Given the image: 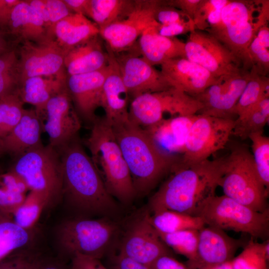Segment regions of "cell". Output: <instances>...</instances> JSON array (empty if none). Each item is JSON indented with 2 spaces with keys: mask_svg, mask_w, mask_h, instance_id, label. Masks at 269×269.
<instances>
[{
  "mask_svg": "<svg viewBox=\"0 0 269 269\" xmlns=\"http://www.w3.org/2000/svg\"><path fill=\"white\" fill-rule=\"evenodd\" d=\"M62 171V198L80 217H109L118 211L115 199L107 191L78 135L56 149Z\"/></svg>",
  "mask_w": 269,
  "mask_h": 269,
  "instance_id": "obj_1",
  "label": "cell"
},
{
  "mask_svg": "<svg viewBox=\"0 0 269 269\" xmlns=\"http://www.w3.org/2000/svg\"><path fill=\"white\" fill-rule=\"evenodd\" d=\"M129 168L136 196L148 194L180 161L162 152L148 132L131 120L112 127Z\"/></svg>",
  "mask_w": 269,
  "mask_h": 269,
  "instance_id": "obj_2",
  "label": "cell"
},
{
  "mask_svg": "<svg viewBox=\"0 0 269 269\" xmlns=\"http://www.w3.org/2000/svg\"><path fill=\"white\" fill-rule=\"evenodd\" d=\"M170 173L150 198L151 212L171 210L195 216L202 200L215 194L220 176V159H208L190 165L179 162Z\"/></svg>",
  "mask_w": 269,
  "mask_h": 269,
  "instance_id": "obj_3",
  "label": "cell"
},
{
  "mask_svg": "<svg viewBox=\"0 0 269 269\" xmlns=\"http://www.w3.org/2000/svg\"><path fill=\"white\" fill-rule=\"evenodd\" d=\"M85 141L91 159L110 194L127 205L136 196L132 178L112 126L105 118L92 124Z\"/></svg>",
  "mask_w": 269,
  "mask_h": 269,
  "instance_id": "obj_4",
  "label": "cell"
},
{
  "mask_svg": "<svg viewBox=\"0 0 269 269\" xmlns=\"http://www.w3.org/2000/svg\"><path fill=\"white\" fill-rule=\"evenodd\" d=\"M217 185L224 195L256 211L269 210V190L259 176L252 154L244 145H235L220 158Z\"/></svg>",
  "mask_w": 269,
  "mask_h": 269,
  "instance_id": "obj_5",
  "label": "cell"
},
{
  "mask_svg": "<svg viewBox=\"0 0 269 269\" xmlns=\"http://www.w3.org/2000/svg\"><path fill=\"white\" fill-rule=\"evenodd\" d=\"M262 0H229L219 21L206 31L225 46L244 71L252 68L248 48L262 27L259 17Z\"/></svg>",
  "mask_w": 269,
  "mask_h": 269,
  "instance_id": "obj_6",
  "label": "cell"
},
{
  "mask_svg": "<svg viewBox=\"0 0 269 269\" xmlns=\"http://www.w3.org/2000/svg\"><path fill=\"white\" fill-rule=\"evenodd\" d=\"M195 216L207 226L246 234L254 239H269V210L256 211L224 194H213L204 198Z\"/></svg>",
  "mask_w": 269,
  "mask_h": 269,
  "instance_id": "obj_7",
  "label": "cell"
},
{
  "mask_svg": "<svg viewBox=\"0 0 269 269\" xmlns=\"http://www.w3.org/2000/svg\"><path fill=\"white\" fill-rule=\"evenodd\" d=\"M20 176L30 191L45 200L47 207L62 198V171L60 155L49 144H43L16 157L10 169Z\"/></svg>",
  "mask_w": 269,
  "mask_h": 269,
  "instance_id": "obj_8",
  "label": "cell"
},
{
  "mask_svg": "<svg viewBox=\"0 0 269 269\" xmlns=\"http://www.w3.org/2000/svg\"><path fill=\"white\" fill-rule=\"evenodd\" d=\"M119 227L109 217H78L67 220L58 227L59 246L72 257L76 254L101 259L109 251Z\"/></svg>",
  "mask_w": 269,
  "mask_h": 269,
  "instance_id": "obj_9",
  "label": "cell"
},
{
  "mask_svg": "<svg viewBox=\"0 0 269 269\" xmlns=\"http://www.w3.org/2000/svg\"><path fill=\"white\" fill-rule=\"evenodd\" d=\"M202 107L195 98L171 88L134 98L129 109V116L130 120L145 129L163 119L166 113L171 117L191 116L197 114Z\"/></svg>",
  "mask_w": 269,
  "mask_h": 269,
  "instance_id": "obj_10",
  "label": "cell"
},
{
  "mask_svg": "<svg viewBox=\"0 0 269 269\" xmlns=\"http://www.w3.org/2000/svg\"><path fill=\"white\" fill-rule=\"evenodd\" d=\"M235 121L197 114L187 134L179 163L185 165L198 163L224 148L233 134Z\"/></svg>",
  "mask_w": 269,
  "mask_h": 269,
  "instance_id": "obj_11",
  "label": "cell"
},
{
  "mask_svg": "<svg viewBox=\"0 0 269 269\" xmlns=\"http://www.w3.org/2000/svg\"><path fill=\"white\" fill-rule=\"evenodd\" d=\"M65 54L54 39L38 43L23 41L17 55L18 86L30 77L65 76Z\"/></svg>",
  "mask_w": 269,
  "mask_h": 269,
  "instance_id": "obj_12",
  "label": "cell"
},
{
  "mask_svg": "<svg viewBox=\"0 0 269 269\" xmlns=\"http://www.w3.org/2000/svg\"><path fill=\"white\" fill-rule=\"evenodd\" d=\"M186 58L203 67L215 78L238 73L242 65L221 42L206 32L195 30L185 43Z\"/></svg>",
  "mask_w": 269,
  "mask_h": 269,
  "instance_id": "obj_13",
  "label": "cell"
},
{
  "mask_svg": "<svg viewBox=\"0 0 269 269\" xmlns=\"http://www.w3.org/2000/svg\"><path fill=\"white\" fill-rule=\"evenodd\" d=\"M159 0H135L134 7L124 19L99 30V35L115 53L129 50L143 31L158 23L154 13Z\"/></svg>",
  "mask_w": 269,
  "mask_h": 269,
  "instance_id": "obj_14",
  "label": "cell"
},
{
  "mask_svg": "<svg viewBox=\"0 0 269 269\" xmlns=\"http://www.w3.org/2000/svg\"><path fill=\"white\" fill-rule=\"evenodd\" d=\"M38 115L42 131L48 135L49 144L56 149L78 135L80 118L72 106L67 89L52 97Z\"/></svg>",
  "mask_w": 269,
  "mask_h": 269,
  "instance_id": "obj_15",
  "label": "cell"
},
{
  "mask_svg": "<svg viewBox=\"0 0 269 269\" xmlns=\"http://www.w3.org/2000/svg\"><path fill=\"white\" fill-rule=\"evenodd\" d=\"M149 214L141 216L129 225L122 240L119 253L149 266L159 257L172 255L149 221Z\"/></svg>",
  "mask_w": 269,
  "mask_h": 269,
  "instance_id": "obj_16",
  "label": "cell"
},
{
  "mask_svg": "<svg viewBox=\"0 0 269 269\" xmlns=\"http://www.w3.org/2000/svg\"><path fill=\"white\" fill-rule=\"evenodd\" d=\"M250 78V71L244 70L219 78L194 97L203 106L197 114L236 120L234 109Z\"/></svg>",
  "mask_w": 269,
  "mask_h": 269,
  "instance_id": "obj_17",
  "label": "cell"
},
{
  "mask_svg": "<svg viewBox=\"0 0 269 269\" xmlns=\"http://www.w3.org/2000/svg\"><path fill=\"white\" fill-rule=\"evenodd\" d=\"M137 50L115 54L122 81L133 98L147 93L163 91L173 88L160 71L142 57Z\"/></svg>",
  "mask_w": 269,
  "mask_h": 269,
  "instance_id": "obj_18",
  "label": "cell"
},
{
  "mask_svg": "<svg viewBox=\"0 0 269 269\" xmlns=\"http://www.w3.org/2000/svg\"><path fill=\"white\" fill-rule=\"evenodd\" d=\"M248 241L235 239L224 230L206 225L199 231L197 255L195 261L186 263L190 269L231 261L237 250Z\"/></svg>",
  "mask_w": 269,
  "mask_h": 269,
  "instance_id": "obj_19",
  "label": "cell"
},
{
  "mask_svg": "<svg viewBox=\"0 0 269 269\" xmlns=\"http://www.w3.org/2000/svg\"><path fill=\"white\" fill-rule=\"evenodd\" d=\"M107 66L97 71L68 76L66 88L80 118L92 124L97 118L96 110L101 107Z\"/></svg>",
  "mask_w": 269,
  "mask_h": 269,
  "instance_id": "obj_20",
  "label": "cell"
},
{
  "mask_svg": "<svg viewBox=\"0 0 269 269\" xmlns=\"http://www.w3.org/2000/svg\"><path fill=\"white\" fill-rule=\"evenodd\" d=\"M108 55V71L104 83L101 107L106 121L114 127L129 120V95L122 81L114 53L106 44Z\"/></svg>",
  "mask_w": 269,
  "mask_h": 269,
  "instance_id": "obj_21",
  "label": "cell"
},
{
  "mask_svg": "<svg viewBox=\"0 0 269 269\" xmlns=\"http://www.w3.org/2000/svg\"><path fill=\"white\" fill-rule=\"evenodd\" d=\"M160 65V71L172 87L193 97L214 84L218 79L186 58L169 59Z\"/></svg>",
  "mask_w": 269,
  "mask_h": 269,
  "instance_id": "obj_22",
  "label": "cell"
},
{
  "mask_svg": "<svg viewBox=\"0 0 269 269\" xmlns=\"http://www.w3.org/2000/svg\"><path fill=\"white\" fill-rule=\"evenodd\" d=\"M197 114L178 116L163 119L145 128L157 147L169 155L183 154L189 130Z\"/></svg>",
  "mask_w": 269,
  "mask_h": 269,
  "instance_id": "obj_23",
  "label": "cell"
},
{
  "mask_svg": "<svg viewBox=\"0 0 269 269\" xmlns=\"http://www.w3.org/2000/svg\"><path fill=\"white\" fill-rule=\"evenodd\" d=\"M158 24L145 29L139 37L137 50L141 57L152 66L169 59L186 58L185 43L176 37L160 35L156 29Z\"/></svg>",
  "mask_w": 269,
  "mask_h": 269,
  "instance_id": "obj_24",
  "label": "cell"
},
{
  "mask_svg": "<svg viewBox=\"0 0 269 269\" xmlns=\"http://www.w3.org/2000/svg\"><path fill=\"white\" fill-rule=\"evenodd\" d=\"M100 37L97 35L66 53L64 66L68 76L97 71L107 66L108 55Z\"/></svg>",
  "mask_w": 269,
  "mask_h": 269,
  "instance_id": "obj_25",
  "label": "cell"
},
{
  "mask_svg": "<svg viewBox=\"0 0 269 269\" xmlns=\"http://www.w3.org/2000/svg\"><path fill=\"white\" fill-rule=\"evenodd\" d=\"M42 131L41 121L36 111L24 109L20 121L2 139L5 152L16 157L42 145Z\"/></svg>",
  "mask_w": 269,
  "mask_h": 269,
  "instance_id": "obj_26",
  "label": "cell"
},
{
  "mask_svg": "<svg viewBox=\"0 0 269 269\" xmlns=\"http://www.w3.org/2000/svg\"><path fill=\"white\" fill-rule=\"evenodd\" d=\"M4 33L22 42L38 43L50 38L43 22L26 0H21L12 9Z\"/></svg>",
  "mask_w": 269,
  "mask_h": 269,
  "instance_id": "obj_27",
  "label": "cell"
},
{
  "mask_svg": "<svg viewBox=\"0 0 269 269\" xmlns=\"http://www.w3.org/2000/svg\"><path fill=\"white\" fill-rule=\"evenodd\" d=\"M66 80V75L30 77L18 86L17 92L22 101L34 106L39 115L52 97L67 89Z\"/></svg>",
  "mask_w": 269,
  "mask_h": 269,
  "instance_id": "obj_28",
  "label": "cell"
},
{
  "mask_svg": "<svg viewBox=\"0 0 269 269\" xmlns=\"http://www.w3.org/2000/svg\"><path fill=\"white\" fill-rule=\"evenodd\" d=\"M99 34V29L94 22L74 13L59 21L54 29V39L66 53Z\"/></svg>",
  "mask_w": 269,
  "mask_h": 269,
  "instance_id": "obj_29",
  "label": "cell"
},
{
  "mask_svg": "<svg viewBox=\"0 0 269 269\" xmlns=\"http://www.w3.org/2000/svg\"><path fill=\"white\" fill-rule=\"evenodd\" d=\"M135 4V0H89L87 17L100 30L126 18Z\"/></svg>",
  "mask_w": 269,
  "mask_h": 269,
  "instance_id": "obj_30",
  "label": "cell"
},
{
  "mask_svg": "<svg viewBox=\"0 0 269 269\" xmlns=\"http://www.w3.org/2000/svg\"><path fill=\"white\" fill-rule=\"evenodd\" d=\"M149 219L156 231L164 234L190 229L199 231L206 226L199 216L171 210L152 213Z\"/></svg>",
  "mask_w": 269,
  "mask_h": 269,
  "instance_id": "obj_31",
  "label": "cell"
},
{
  "mask_svg": "<svg viewBox=\"0 0 269 269\" xmlns=\"http://www.w3.org/2000/svg\"><path fill=\"white\" fill-rule=\"evenodd\" d=\"M28 230L16 224L12 215L0 210V261L27 244Z\"/></svg>",
  "mask_w": 269,
  "mask_h": 269,
  "instance_id": "obj_32",
  "label": "cell"
},
{
  "mask_svg": "<svg viewBox=\"0 0 269 269\" xmlns=\"http://www.w3.org/2000/svg\"><path fill=\"white\" fill-rule=\"evenodd\" d=\"M269 119V97H264L254 108L235 121L233 134L242 139L256 133H263Z\"/></svg>",
  "mask_w": 269,
  "mask_h": 269,
  "instance_id": "obj_33",
  "label": "cell"
},
{
  "mask_svg": "<svg viewBox=\"0 0 269 269\" xmlns=\"http://www.w3.org/2000/svg\"><path fill=\"white\" fill-rule=\"evenodd\" d=\"M250 72L251 78L234 109L237 118L254 108L264 97H269V77L259 75L253 69Z\"/></svg>",
  "mask_w": 269,
  "mask_h": 269,
  "instance_id": "obj_34",
  "label": "cell"
},
{
  "mask_svg": "<svg viewBox=\"0 0 269 269\" xmlns=\"http://www.w3.org/2000/svg\"><path fill=\"white\" fill-rule=\"evenodd\" d=\"M269 241L259 243L251 238L243 250L232 260L233 269H269Z\"/></svg>",
  "mask_w": 269,
  "mask_h": 269,
  "instance_id": "obj_35",
  "label": "cell"
},
{
  "mask_svg": "<svg viewBox=\"0 0 269 269\" xmlns=\"http://www.w3.org/2000/svg\"><path fill=\"white\" fill-rule=\"evenodd\" d=\"M158 234L168 247L176 253L186 257L188 260L187 263L195 261L197 255L199 230L190 229L172 233Z\"/></svg>",
  "mask_w": 269,
  "mask_h": 269,
  "instance_id": "obj_36",
  "label": "cell"
},
{
  "mask_svg": "<svg viewBox=\"0 0 269 269\" xmlns=\"http://www.w3.org/2000/svg\"><path fill=\"white\" fill-rule=\"evenodd\" d=\"M252 69L260 76H267L269 72V27L260 28L248 48Z\"/></svg>",
  "mask_w": 269,
  "mask_h": 269,
  "instance_id": "obj_37",
  "label": "cell"
},
{
  "mask_svg": "<svg viewBox=\"0 0 269 269\" xmlns=\"http://www.w3.org/2000/svg\"><path fill=\"white\" fill-rule=\"evenodd\" d=\"M24 103L16 91L0 98V137H5L20 121Z\"/></svg>",
  "mask_w": 269,
  "mask_h": 269,
  "instance_id": "obj_38",
  "label": "cell"
},
{
  "mask_svg": "<svg viewBox=\"0 0 269 269\" xmlns=\"http://www.w3.org/2000/svg\"><path fill=\"white\" fill-rule=\"evenodd\" d=\"M47 207L44 198L30 191L18 209L12 214L14 221L21 228L28 230L37 222L43 210Z\"/></svg>",
  "mask_w": 269,
  "mask_h": 269,
  "instance_id": "obj_39",
  "label": "cell"
},
{
  "mask_svg": "<svg viewBox=\"0 0 269 269\" xmlns=\"http://www.w3.org/2000/svg\"><path fill=\"white\" fill-rule=\"evenodd\" d=\"M252 149L254 163L259 176L269 190V138L263 133L251 134Z\"/></svg>",
  "mask_w": 269,
  "mask_h": 269,
  "instance_id": "obj_40",
  "label": "cell"
},
{
  "mask_svg": "<svg viewBox=\"0 0 269 269\" xmlns=\"http://www.w3.org/2000/svg\"><path fill=\"white\" fill-rule=\"evenodd\" d=\"M17 62L15 48L0 54V98L17 90Z\"/></svg>",
  "mask_w": 269,
  "mask_h": 269,
  "instance_id": "obj_41",
  "label": "cell"
},
{
  "mask_svg": "<svg viewBox=\"0 0 269 269\" xmlns=\"http://www.w3.org/2000/svg\"><path fill=\"white\" fill-rule=\"evenodd\" d=\"M229 0H201L193 20L196 30L206 31L220 20Z\"/></svg>",
  "mask_w": 269,
  "mask_h": 269,
  "instance_id": "obj_42",
  "label": "cell"
},
{
  "mask_svg": "<svg viewBox=\"0 0 269 269\" xmlns=\"http://www.w3.org/2000/svg\"><path fill=\"white\" fill-rule=\"evenodd\" d=\"M155 20L159 24L185 23L193 19L181 10L159 0L154 13Z\"/></svg>",
  "mask_w": 269,
  "mask_h": 269,
  "instance_id": "obj_43",
  "label": "cell"
},
{
  "mask_svg": "<svg viewBox=\"0 0 269 269\" xmlns=\"http://www.w3.org/2000/svg\"><path fill=\"white\" fill-rule=\"evenodd\" d=\"M48 13L50 29L54 37L56 24L61 20L73 13L63 0H43Z\"/></svg>",
  "mask_w": 269,
  "mask_h": 269,
  "instance_id": "obj_44",
  "label": "cell"
},
{
  "mask_svg": "<svg viewBox=\"0 0 269 269\" xmlns=\"http://www.w3.org/2000/svg\"><path fill=\"white\" fill-rule=\"evenodd\" d=\"M26 195L0 187V210L12 215L23 202Z\"/></svg>",
  "mask_w": 269,
  "mask_h": 269,
  "instance_id": "obj_45",
  "label": "cell"
},
{
  "mask_svg": "<svg viewBox=\"0 0 269 269\" xmlns=\"http://www.w3.org/2000/svg\"><path fill=\"white\" fill-rule=\"evenodd\" d=\"M0 187L22 194H26L29 190L24 180L10 170L6 173H0Z\"/></svg>",
  "mask_w": 269,
  "mask_h": 269,
  "instance_id": "obj_46",
  "label": "cell"
},
{
  "mask_svg": "<svg viewBox=\"0 0 269 269\" xmlns=\"http://www.w3.org/2000/svg\"><path fill=\"white\" fill-rule=\"evenodd\" d=\"M36 257L12 253L0 261V269H31Z\"/></svg>",
  "mask_w": 269,
  "mask_h": 269,
  "instance_id": "obj_47",
  "label": "cell"
},
{
  "mask_svg": "<svg viewBox=\"0 0 269 269\" xmlns=\"http://www.w3.org/2000/svg\"><path fill=\"white\" fill-rule=\"evenodd\" d=\"M156 29L158 34L167 37H175L177 35L190 33L196 30L193 20L185 23L168 25L158 24Z\"/></svg>",
  "mask_w": 269,
  "mask_h": 269,
  "instance_id": "obj_48",
  "label": "cell"
},
{
  "mask_svg": "<svg viewBox=\"0 0 269 269\" xmlns=\"http://www.w3.org/2000/svg\"><path fill=\"white\" fill-rule=\"evenodd\" d=\"M71 269H107L97 258L76 254L71 258Z\"/></svg>",
  "mask_w": 269,
  "mask_h": 269,
  "instance_id": "obj_49",
  "label": "cell"
},
{
  "mask_svg": "<svg viewBox=\"0 0 269 269\" xmlns=\"http://www.w3.org/2000/svg\"><path fill=\"white\" fill-rule=\"evenodd\" d=\"M150 269H190L172 255H165L157 259L149 266Z\"/></svg>",
  "mask_w": 269,
  "mask_h": 269,
  "instance_id": "obj_50",
  "label": "cell"
},
{
  "mask_svg": "<svg viewBox=\"0 0 269 269\" xmlns=\"http://www.w3.org/2000/svg\"><path fill=\"white\" fill-rule=\"evenodd\" d=\"M111 269H150L148 266L119 254L113 260Z\"/></svg>",
  "mask_w": 269,
  "mask_h": 269,
  "instance_id": "obj_51",
  "label": "cell"
},
{
  "mask_svg": "<svg viewBox=\"0 0 269 269\" xmlns=\"http://www.w3.org/2000/svg\"><path fill=\"white\" fill-rule=\"evenodd\" d=\"M28 4L35 11L43 22L47 35L54 39L51 32L48 13L43 0H26Z\"/></svg>",
  "mask_w": 269,
  "mask_h": 269,
  "instance_id": "obj_52",
  "label": "cell"
},
{
  "mask_svg": "<svg viewBox=\"0 0 269 269\" xmlns=\"http://www.w3.org/2000/svg\"><path fill=\"white\" fill-rule=\"evenodd\" d=\"M201 0H169L166 4L172 6L189 15L192 19Z\"/></svg>",
  "mask_w": 269,
  "mask_h": 269,
  "instance_id": "obj_53",
  "label": "cell"
},
{
  "mask_svg": "<svg viewBox=\"0 0 269 269\" xmlns=\"http://www.w3.org/2000/svg\"><path fill=\"white\" fill-rule=\"evenodd\" d=\"M21 0H0V30L4 33L5 29L13 8Z\"/></svg>",
  "mask_w": 269,
  "mask_h": 269,
  "instance_id": "obj_54",
  "label": "cell"
},
{
  "mask_svg": "<svg viewBox=\"0 0 269 269\" xmlns=\"http://www.w3.org/2000/svg\"><path fill=\"white\" fill-rule=\"evenodd\" d=\"M73 13L87 17L89 0H63Z\"/></svg>",
  "mask_w": 269,
  "mask_h": 269,
  "instance_id": "obj_55",
  "label": "cell"
},
{
  "mask_svg": "<svg viewBox=\"0 0 269 269\" xmlns=\"http://www.w3.org/2000/svg\"><path fill=\"white\" fill-rule=\"evenodd\" d=\"M31 269H68L62 264L51 260L36 258Z\"/></svg>",
  "mask_w": 269,
  "mask_h": 269,
  "instance_id": "obj_56",
  "label": "cell"
},
{
  "mask_svg": "<svg viewBox=\"0 0 269 269\" xmlns=\"http://www.w3.org/2000/svg\"><path fill=\"white\" fill-rule=\"evenodd\" d=\"M7 35L5 33L0 30V54L14 48L10 42L7 39Z\"/></svg>",
  "mask_w": 269,
  "mask_h": 269,
  "instance_id": "obj_57",
  "label": "cell"
},
{
  "mask_svg": "<svg viewBox=\"0 0 269 269\" xmlns=\"http://www.w3.org/2000/svg\"><path fill=\"white\" fill-rule=\"evenodd\" d=\"M197 269H233V268L231 261L219 264L204 266Z\"/></svg>",
  "mask_w": 269,
  "mask_h": 269,
  "instance_id": "obj_58",
  "label": "cell"
},
{
  "mask_svg": "<svg viewBox=\"0 0 269 269\" xmlns=\"http://www.w3.org/2000/svg\"><path fill=\"white\" fill-rule=\"evenodd\" d=\"M3 153H5L3 140L0 137V155H1Z\"/></svg>",
  "mask_w": 269,
  "mask_h": 269,
  "instance_id": "obj_59",
  "label": "cell"
},
{
  "mask_svg": "<svg viewBox=\"0 0 269 269\" xmlns=\"http://www.w3.org/2000/svg\"><path fill=\"white\" fill-rule=\"evenodd\" d=\"M0 173H1V172H0Z\"/></svg>",
  "mask_w": 269,
  "mask_h": 269,
  "instance_id": "obj_60",
  "label": "cell"
}]
</instances>
